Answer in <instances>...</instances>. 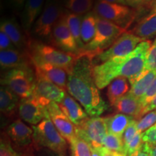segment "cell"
<instances>
[{"label": "cell", "mask_w": 156, "mask_h": 156, "mask_svg": "<svg viewBox=\"0 0 156 156\" xmlns=\"http://www.w3.org/2000/svg\"><path fill=\"white\" fill-rule=\"evenodd\" d=\"M68 75V93L82 105L90 117L99 116L108 108L101 97L93 77V60L86 55H78Z\"/></svg>", "instance_id": "cell-1"}, {"label": "cell", "mask_w": 156, "mask_h": 156, "mask_svg": "<svg viewBox=\"0 0 156 156\" xmlns=\"http://www.w3.org/2000/svg\"><path fill=\"white\" fill-rule=\"evenodd\" d=\"M151 41H142L131 54L124 57H115L100 64L93 65V77L98 88L102 90L115 78L124 77L133 85L145 70L148 51Z\"/></svg>", "instance_id": "cell-2"}, {"label": "cell", "mask_w": 156, "mask_h": 156, "mask_svg": "<svg viewBox=\"0 0 156 156\" xmlns=\"http://www.w3.org/2000/svg\"><path fill=\"white\" fill-rule=\"evenodd\" d=\"M28 52L33 63L44 62L53 64L65 69L68 75L71 73L78 54L59 50L54 46L31 40Z\"/></svg>", "instance_id": "cell-3"}, {"label": "cell", "mask_w": 156, "mask_h": 156, "mask_svg": "<svg viewBox=\"0 0 156 156\" xmlns=\"http://www.w3.org/2000/svg\"><path fill=\"white\" fill-rule=\"evenodd\" d=\"M125 32V29L98 16L97 29L94 38L92 41L84 46L78 55H86L93 60L98 54L110 47Z\"/></svg>", "instance_id": "cell-4"}, {"label": "cell", "mask_w": 156, "mask_h": 156, "mask_svg": "<svg viewBox=\"0 0 156 156\" xmlns=\"http://www.w3.org/2000/svg\"><path fill=\"white\" fill-rule=\"evenodd\" d=\"M36 77L34 66L8 70L1 79V85L8 87L20 99L34 95Z\"/></svg>", "instance_id": "cell-5"}, {"label": "cell", "mask_w": 156, "mask_h": 156, "mask_svg": "<svg viewBox=\"0 0 156 156\" xmlns=\"http://www.w3.org/2000/svg\"><path fill=\"white\" fill-rule=\"evenodd\" d=\"M32 128L34 140L36 144L48 148L60 156L66 155L67 141L56 129L49 116Z\"/></svg>", "instance_id": "cell-6"}, {"label": "cell", "mask_w": 156, "mask_h": 156, "mask_svg": "<svg viewBox=\"0 0 156 156\" xmlns=\"http://www.w3.org/2000/svg\"><path fill=\"white\" fill-rule=\"evenodd\" d=\"M93 11L98 16L110 21L126 30L136 17V11L127 5L98 0Z\"/></svg>", "instance_id": "cell-7"}, {"label": "cell", "mask_w": 156, "mask_h": 156, "mask_svg": "<svg viewBox=\"0 0 156 156\" xmlns=\"http://www.w3.org/2000/svg\"><path fill=\"white\" fill-rule=\"evenodd\" d=\"M64 12L59 0H46L41 14L33 26V34L42 38H51L54 25Z\"/></svg>", "instance_id": "cell-8"}, {"label": "cell", "mask_w": 156, "mask_h": 156, "mask_svg": "<svg viewBox=\"0 0 156 156\" xmlns=\"http://www.w3.org/2000/svg\"><path fill=\"white\" fill-rule=\"evenodd\" d=\"M77 135L86 141L92 148L103 147L104 137L108 134L105 117H90L76 126Z\"/></svg>", "instance_id": "cell-9"}, {"label": "cell", "mask_w": 156, "mask_h": 156, "mask_svg": "<svg viewBox=\"0 0 156 156\" xmlns=\"http://www.w3.org/2000/svg\"><path fill=\"white\" fill-rule=\"evenodd\" d=\"M143 39L131 32H125L104 51L98 54L93 59V65L100 64L115 57H124L131 54Z\"/></svg>", "instance_id": "cell-10"}, {"label": "cell", "mask_w": 156, "mask_h": 156, "mask_svg": "<svg viewBox=\"0 0 156 156\" xmlns=\"http://www.w3.org/2000/svg\"><path fill=\"white\" fill-rule=\"evenodd\" d=\"M35 73L36 82L33 95L46 107L51 103H56L58 104L61 103L67 94L66 91L48 80L37 70L35 69Z\"/></svg>", "instance_id": "cell-11"}, {"label": "cell", "mask_w": 156, "mask_h": 156, "mask_svg": "<svg viewBox=\"0 0 156 156\" xmlns=\"http://www.w3.org/2000/svg\"><path fill=\"white\" fill-rule=\"evenodd\" d=\"M51 41L53 45L62 48L64 51L76 54L80 53V48L68 27L64 14L54 25Z\"/></svg>", "instance_id": "cell-12"}, {"label": "cell", "mask_w": 156, "mask_h": 156, "mask_svg": "<svg viewBox=\"0 0 156 156\" xmlns=\"http://www.w3.org/2000/svg\"><path fill=\"white\" fill-rule=\"evenodd\" d=\"M17 111L21 119L33 126L37 125L49 116L47 108L39 102L34 95L28 98L20 99Z\"/></svg>", "instance_id": "cell-13"}, {"label": "cell", "mask_w": 156, "mask_h": 156, "mask_svg": "<svg viewBox=\"0 0 156 156\" xmlns=\"http://www.w3.org/2000/svg\"><path fill=\"white\" fill-rule=\"evenodd\" d=\"M52 122L58 132L70 142L77 136L76 126L64 114L58 103H51L46 106Z\"/></svg>", "instance_id": "cell-14"}, {"label": "cell", "mask_w": 156, "mask_h": 156, "mask_svg": "<svg viewBox=\"0 0 156 156\" xmlns=\"http://www.w3.org/2000/svg\"><path fill=\"white\" fill-rule=\"evenodd\" d=\"M0 30H3L9 37L17 48L28 52L32 39L25 32L23 28H21L14 18L2 20L0 25Z\"/></svg>", "instance_id": "cell-15"}, {"label": "cell", "mask_w": 156, "mask_h": 156, "mask_svg": "<svg viewBox=\"0 0 156 156\" xmlns=\"http://www.w3.org/2000/svg\"><path fill=\"white\" fill-rule=\"evenodd\" d=\"M0 66L3 69H12L15 68L34 66L30 54L28 51L15 49L0 51Z\"/></svg>", "instance_id": "cell-16"}, {"label": "cell", "mask_w": 156, "mask_h": 156, "mask_svg": "<svg viewBox=\"0 0 156 156\" xmlns=\"http://www.w3.org/2000/svg\"><path fill=\"white\" fill-rule=\"evenodd\" d=\"M9 140L18 147H24L34 140V129L25 124L20 119L12 122L7 129Z\"/></svg>", "instance_id": "cell-17"}, {"label": "cell", "mask_w": 156, "mask_h": 156, "mask_svg": "<svg viewBox=\"0 0 156 156\" xmlns=\"http://www.w3.org/2000/svg\"><path fill=\"white\" fill-rule=\"evenodd\" d=\"M46 0H27L20 17L22 26L25 32L29 36L35 22L41 14Z\"/></svg>", "instance_id": "cell-18"}, {"label": "cell", "mask_w": 156, "mask_h": 156, "mask_svg": "<svg viewBox=\"0 0 156 156\" xmlns=\"http://www.w3.org/2000/svg\"><path fill=\"white\" fill-rule=\"evenodd\" d=\"M34 66L35 69L39 72L48 80L65 91L67 90L68 73L65 69L53 64L44 63V62L34 63Z\"/></svg>", "instance_id": "cell-19"}, {"label": "cell", "mask_w": 156, "mask_h": 156, "mask_svg": "<svg viewBox=\"0 0 156 156\" xmlns=\"http://www.w3.org/2000/svg\"><path fill=\"white\" fill-rule=\"evenodd\" d=\"M131 33L144 41L156 37V0L152 5L149 13L140 20Z\"/></svg>", "instance_id": "cell-20"}, {"label": "cell", "mask_w": 156, "mask_h": 156, "mask_svg": "<svg viewBox=\"0 0 156 156\" xmlns=\"http://www.w3.org/2000/svg\"><path fill=\"white\" fill-rule=\"evenodd\" d=\"M61 110L75 126L79 125L88 118V115L73 96L66 94L61 103H58Z\"/></svg>", "instance_id": "cell-21"}, {"label": "cell", "mask_w": 156, "mask_h": 156, "mask_svg": "<svg viewBox=\"0 0 156 156\" xmlns=\"http://www.w3.org/2000/svg\"><path fill=\"white\" fill-rule=\"evenodd\" d=\"M114 106L119 113L133 116L135 119L140 118L143 109L140 99L129 93L119 99Z\"/></svg>", "instance_id": "cell-22"}, {"label": "cell", "mask_w": 156, "mask_h": 156, "mask_svg": "<svg viewBox=\"0 0 156 156\" xmlns=\"http://www.w3.org/2000/svg\"><path fill=\"white\" fill-rule=\"evenodd\" d=\"M20 98L18 95L5 85L0 87V110L1 113L7 116L14 114L18 109Z\"/></svg>", "instance_id": "cell-23"}, {"label": "cell", "mask_w": 156, "mask_h": 156, "mask_svg": "<svg viewBox=\"0 0 156 156\" xmlns=\"http://www.w3.org/2000/svg\"><path fill=\"white\" fill-rule=\"evenodd\" d=\"M105 118H106L108 133L116 134L122 137L129 125L134 120H135L133 116L121 114V113Z\"/></svg>", "instance_id": "cell-24"}, {"label": "cell", "mask_w": 156, "mask_h": 156, "mask_svg": "<svg viewBox=\"0 0 156 156\" xmlns=\"http://www.w3.org/2000/svg\"><path fill=\"white\" fill-rule=\"evenodd\" d=\"M131 84L126 77H119L115 78L109 84L107 89V96L110 104L114 106L119 99L129 92Z\"/></svg>", "instance_id": "cell-25"}, {"label": "cell", "mask_w": 156, "mask_h": 156, "mask_svg": "<svg viewBox=\"0 0 156 156\" xmlns=\"http://www.w3.org/2000/svg\"><path fill=\"white\" fill-rule=\"evenodd\" d=\"M156 71L155 70H145L143 73L137 78L133 85H131L129 93L133 95L136 98L140 99L145 94L155 78Z\"/></svg>", "instance_id": "cell-26"}, {"label": "cell", "mask_w": 156, "mask_h": 156, "mask_svg": "<svg viewBox=\"0 0 156 156\" xmlns=\"http://www.w3.org/2000/svg\"><path fill=\"white\" fill-rule=\"evenodd\" d=\"M97 15L90 12L83 17L81 25V38L84 46L92 41L97 29Z\"/></svg>", "instance_id": "cell-27"}, {"label": "cell", "mask_w": 156, "mask_h": 156, "mask_svg": "<svg viewBox=\"0 0 156 156\" xmlns=\"http://www.w3.org/2000/svg\"><path fill=\"white\" fill-rule=\"evenodd\" d=\"M64 17H65L68 27L80 48V53L84 48V44L82 42L81 38V25L83 16L74 14L69 11L65 10Z\"/></svg>", "instance_id": "cell-28"}, {"label": "cell", "mask_w": 156, "mask_h": 156, "mask_svg": "<svg viewBox=\"0 0 156 156\" xmlns=\"http://www.w3.org/2000/svg\"><path fill=\"white\" fill-rule=\"evenodd\" d=\"M64 6L70 12L84 16L91 12L93 0H67Z\"/></svg>", "instance_id": "cell-29"}, {"label": "cell", "mask_w": 156, "mask_h": 156, "mask_svg": "<svg viewBox=\"0 0 156 156\" xmlns=\"http://www.w3.org/2000/svg\"><path fill=\"white\" fill-rule=\"evenodd\" d=\"M72 156H91L92 147L86 141L77 136L69 142Z\"/></svg>", "instance_id": "cell-30"}, {"label": "cell", "mask_w": 156, "mask_h": 156, "mask_svg": "<svg viewBox=\"0 0 156 156\" xmlns=\"http://www.w3.org/2000/svg\"><path fill=\"white\" fill-rule=\"evenodd\" d=\"M103 147L111 151L118 152L125 154L124 144L122 136L116 134L108 133L104 137L103 142Z\"/></svg>", "instance_id": "cell-31"}, {"label": "cell", "mask_w": 156, "mask_h": 156, "mask_svg": "<svg viewBox=\"0 0 156 156\" xmlns=\"http://www.w3.org/2000/svg\"><path fill=\"white\" fill-rule=\"evenodd\" d=\"M0 156H28L25 153L17 151L11 144L9 136L4 134L0 142Z\"/></svg>", "instance_id": "cell-32"}, {"label": "cell", "mask_w": 156, "mask_h": 156, "mask_svg": "<svg viewBox=\"0 0 156 156\" xmlns=\"http://www.w3.org/2000/svg\"><path fill=\"white\" fill-rule=\"evenodd\" d=\"M155 124H156V110L147 113L136 120V128L140 133H143Z\"/></svg>", "instance_id": "cell-33"}, {"label": "cell", "mask_w": 156, "mask_h": 156, "mask_svg": "<svg viewBox=\"0 0 156 156\" xmlns=\"http://www.w3.org/2000/svg\"><path fill=\"white\" fill-rule=\"evenodd\" d=\"M144 144L142 137V133L139 132L132 140L124 145V151L126 156L131 155L140 149Z\"/></svg>", "instance_id": "cell-34"}, {"label": "cell", "mask_w": 156, "mask_h": 156, "mask_svg": "<svg viewBox=\"0 0 156 156\" xmlns=\"http://www.w3.org/2000/svg\"><path fill=\"white\" fill-rule=\"evenodd\" d=\"M145 70L156 71V39L148 51L147 59H146Z\"/></svg>", "instance_id": "cell-35"}, {"label": "cell", "mask_w": 156, "mask_h": 156, "mask_svg": "<svg viewBox=\"0 0 156 156\" xmlns=\"http://www.w3.org/2000/svg\"><path fill=\"white\" fill-rule=\"evenodd\" d=\"M156 95V77L154 80L153 83L150 86L149 88L147 89V92L140 99V102L142 103V106L143 108L147 106V105L151 102V101Z\"/></svg>", "instance_id": "cell-36"}, {"label": "cell", "mask_w": 156, "mask_h": 156, "mask_svg": "<svg viewBox=\"0 0 156 156\" xmlns=\"http://www.w3.org/2000/svg\"><path fill=\"white\" fill-rule=\"evenodd\" d=\"M137 128H136V119L134 120L131 124L129 125V126L126 128L125 132H124V134L122 136L123 142L124 144L128 143L130 140H132L133 138L135 136L136 134L139 133Z\"/></svg>", "instance_id": "cell-37"}, {"label": "cell", "mask_w": 156, "mask_h": 156, "mask_svg": "<svg viewBox=\"0 0 156 156\" xmlns=\"http://www.w3.org/2000/svg\"><path fill=\"white\" fill-rule=\"evenodd\" d=\"M142 137L145 143L156 144V124L142 133Z\"/></svg>", "instance_id": "cell-38"}, {"label": "cell", "mask_w": 156, "mask_h": 156, "mask_svg": "<svg viewBox=\"0 0 156 156\" xmlns=\"http://www.w3.org/2000/svg\"><path fill=\"white\" fill-rule=\"evenodd\" d=\"M15 48H17L15 47L9 37L3 30H0V51Z\"/></svg>", "instance_id": "cell-39"}, {"label": "cell", "mask_w": 156, "mask_h": 156, "mask_svg": "<svg viewBox=\"0 0 156 156\" xmlns=\"http://www.w3.org/2000/svg\"><path fill=\"white\" fill-rule=\"evenodd\" d=\"M9 5L16 12H22L27 0H7Z\"/></svg>", "instance_id": "cell-40"}, {"label": "cell", "mask_w": 156, "mask_h": 156, "mask_svg": "<svg viewBox=\"0 0 156 156\" xmlns=\"http://www.w3.org/2000/svg\"><path fill=\"white\" fill-rule=\"evenodd\" d=\"M155 110H156V95L153 98V99H152L151 102L148 103L147 106L142 109L140 118H141L142 116H143L144 115L147 114V113L153 112V111H155Z\"/></svg>", "instance_id": "cell-41"}, {"label": "cell", "mask_w": 156, "mask_h": 156, "mask_svg": "<svg viewBox=\"0 0 156 156\" xmlns=\"http://www.w3.org/2000/svg\"><path fill=\"white\" fill-rule=\"evenodd\" d=\"M128 156H150L149 153H148V146L147 143H145L142 145L141 147L138 151L134 152V153Z\"/></svg>", "instance_id": "cell-42"}, {"label": "cell", "mask_w": 156, "mask_h": 156, "mask_svg": "<svg viewBox=\"0 0 156 156\" xmlns=\"http://www.w3.org/2000/svg\"><path fill=\"white\" fill-rule=\"evenodd\" d=\"M100 151L102 156H126V154L124 153L108 151V150L106 149L103 147L100 148Z\"/></svg>", "instance_id": "cell-43"}, {"label": "cell", "mask_w": 156, "mask_h": 156, "mask_svg": "<svg viewBox=\"0 0 156 156\" xmlns=\"http://www.w3.org/2000/svg\"><path fill=\"white\" fill-rule=\"evenodd\" d=\"M126 4L129 7H133V8H136L141 6L142 4L145 2L144 0H126Z\"/></svg>", "instance_id": "cell-44"}, {"label": "cell", "mask_w": 156, "mask_h": 156, "mask_svg": "<svg viewBox=\"0 0 156 156\" xmlns=\"http://www.w3.org/2000/svg\"><path fill=\"white\" fill-rule=\"evenodd\" d=\"M150 156H156V144H147Z\"/></svg>", "instance_id": "cell-45"}, {"label": "cell", "mask_w": 156, "mask_h": 156, "mask_svg": "<svg viewBox=\"0 0 156 156\" xmlns=\"http://www.w3.org/2000/svg\"><path fill=\"white\" fill-rule=\"evenodd\" d=\"M103 1H106V2H112V3L120 4V5H127L126 0H103Z\"/></svg>", "instance_id": "cell-46"}, {"label": "cell", "mask_w": 156, "mask_h": 156, "mask_svg": "<svg viewBox=\"0 0 156 156\" xmlns=\"http://www.w3.org/2000/svg\"><path fill=\"white\" fill-rule=\"evenodd\" d=\"M91 156H102L100 151V148H98V149L92 148V155Z\"/></svg>", "instance_id": "cell-47"}, {"label": "cell", "mask_w": 156, "mask_h": 156, "mask_svg": "<svg viewBox=\"0 0 156 156\" xmlns=\"http://www.w3.org/2000/svg\"><path fill=\"white\" fill-rule=\"evenodd\" d=\"M145 1V2H149L152 1V0H144Z\"/></svg>", "instance_id": "cell-48"}, {"label": "cell", "mask_w": 156, "mask_h": 156, "mask_svg": "<svg viewBox=\"0 0 156 156\" xmlns=\"http://www.w3.org/2000/svg\"><path fill=\"white\" fill-rule=\"evenodd\" d=\"M56 156H60V155H56Z\"/></svg>", "instance_id": "cell-49"}]
</instances>
